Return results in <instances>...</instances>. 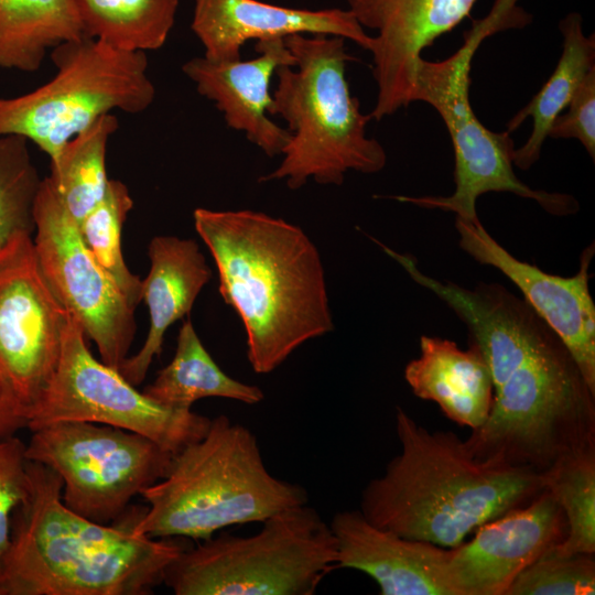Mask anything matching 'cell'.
<instances>
[{
    "label": "cell",
    "mask_w": 595,
    "mask_h": 595,
    "mask_svg": "<svg viewBox=\"0 0 595 595\" xmlns=\"http://www.w3.org/2000/svg\"><path fill=\"white\" fill-rule=\"evenodd\" d=\"M565 113L553 121L548 137L577 139L589 156L595 158V67H593L569 104Z\"/></svg>",
    "instance_id": "obj_32"
},
{
    "label": "cell",
    "mask_w": 595,
    "mask_h": 595,
    "mask_svg": "<svg viewBox=\"0 0 595 595\" xmlns=\"http://www.w3.org/2000/svg\"><path fill=\"white\" fill-rule=\"evenodd\" d=\"M67 318L31 234L15 235L0 249V376L26 415L56 370Z\"/></svg>",
    "instance_id": "obj_13"
},
{
    "label": "cell",
    "mask_w": 595,
    "mask_h": 595,
    "mask_svg": "<svg viewBox=\"0 0 595 595\" xmlns=\"http://www.w3.org/2000/svg\"><path fill=\"white\" fill-rule=\"evenodd\" d=\"M31 433L26 458L61 477L67 508L102 524L162 479L173 457L141 434L93 422H56Z\"/></svg>",
    "instance_id": "obj_10"
},
{
    "label": "cell",
    "mask_w": 595,
    "mask_h": 595,
    "mask_svg": "<svg viewBox=\"0 0 595 595\" xmlns=\"http://www.w3.org/2000/svg\"><path fill=\"white\" fill-rule=\"evenodd\" d=\"M180 0H73L85 36L132 52L161 48Z\"/></svg>",
    "instance_id": "obj_27"
},
{
    "label": "cell",
    "mask_w": 595,
    "mask_h": 595,
    "mask_svg": "<svg viewBox=\"0 0 595 595\" xmlns=\"http://www.w3.org/2000/svg\"><path fill=\"white\" fill-rule=\"evenodd\" d=\"M329 526L337 541V569L369 575L381 595H454L451 550L376 527L359 509L336 512Z\"/></svg>",
    "instance_id": "obj_19"
},
{
    "label": "cell",
    "mask_w": 595,
    "mask_h": 595,
    "mask_svg": "<svg viewBox=\"0 0 595 595\" xmlns=\"http://www.w3.org/2000/svg\"><path fill=\"white\" fill-rule=\"evenodd\" d=\"M559 28L563 35V50L555 69L530 102L507 123L506 131L511 133L529 116L533 119L530 137L513 151L512 162L522 170L538 161L553 121L567 108L587 73L595 67V37L594 34L584 35L581 15L569 13Z\"/></svg>",
    "instance_id": "obj_22"
},
{
    "label": "cell",
    "mask_w": 595,
    "mask_h": 595,
    "mask_svg": "<svg viewBox=\"0 0 595 595\" xmlns=\"http://www.w3.org/2000/svg\"><path fill=\"white\" fill-rule=\"evenodd\" d=\"M476 0H347L348 10L372 35L376 105L381 120L412 102L421 52L468 17Z\"/></svg>",
    "instance_id": "obj_15"
},
{
    "label": "cell",
    "mask_w": 595,
    "mask_h": 595,
    "mask_svg": "<svg viewBox=\"0 0 595 595\" xmlns=\"http://www.w3.org/2000/svg\"><path fill=\"white\" fill-rule=\"evenodd\" d=\"M517 0H497L493 11L474 24L464 44L450 57L431 62L419 60L413 101L431 105L442 117L455 153V190L450 196H394L398 202L419 207L453 212L456 218L477 220V198L489 192H508L537 202L555 216L578 210L577 201L569 194L533 190L515 174V144L507 131H490L477 119L469 101V71L474 54L487 37L527 20Z\"/></svg>",
    "instance_id": "obj_7"
},
{
    "label": "cell",
    "mask_w": 595,
    "mask_h": 595,
    "mask_svg": "<svg viewBox=\"0 0 595 595\" xmlns=\"http://www.w3.org/2000/svg\"><path fill=\"white\" fill-rule=\"evenodd\" d=\"M410 278L465 323L490 372L493 403L466 440L483 459L544 472L563 452L595 441V393L556 333L524 299L498 283L473 289L423 273L388 251Z\"/></svg>",
    "instance_id": "obj_1"
},
{
    "label": "cell",
    "mask_w": 595,
    "mask_h": 595,
    "mask_svg": "<svg viewBox=\"0 0 595 595\" xmlns=\"http://www.w3.org/2000/svg\"><path fill=\"white\" fill-rule=\"evenodd\" d=\"M29 141L0 136V249L15 235L34 230L33 206L41 183Z\"/></svg>",
    "instance_id": "obj_29"
},
{
    "label": "cell",
    "mask_w": 595,
    "mask_h": 595,
    "mask_svg": "<svg viewBox=\"0 0 595 595\" xmlns=\"http://www.w3.org/2000/svg\"><path fill=\"white\" fill-rule=\"evenodd\" d=\"M336 569L331 526L305 504L267 518L251 536L221 533L187 547L162 583L176 595H313Z\"/></svg>",
    "instance_id": "obj_8"
},
{
    "label": "cell",
    "mask_w": 595,
    "mask_h": 595,
    "mask_svg": "<svg viewBox=\"0 0 595 595\" xmlns=\"http://www.w3.org/2000/svg\"><path fill=\"white\" fill-rule=\"evenodd\" d=\"M85 336L68 312L56 370L28 411L30 431L63 421L93 422L141 434L173 455L205 435L210 419L165 408L138 391L91 355Z\"/></svg>",
    "instance_id": "obj_11"
},
{
    "label": "cell",
    "mask_w": 595,
    "mask_h": 595,
    "mask_svg": "<svg viewBox=\"0 0 595 595\" xmlns=\"http://www.w3.org/2000/svg\"><path fill=\"white\" fill-rule=\"evenodd\" d=\"M141 496L148 506L138 534L197 541L309 501L304 487L268 470L255 433L225 414L174 454L165 476Z\"/></svg>",
    "instance_id": "obj_5"
},
{
    "label": "cell",
    "mask_w": 595,
    "mask_h": 595,
    "mask_svg": "<svg viewBox=\"0 0 595 595\" xmlns=\"http://www.w3.org/2000/svg\"><path fill=\"white\" fill-rule=\"evenodd\" d=\"M151 268L142 281V300L150 313V328L140 350L127 357L119 372L131 385H140L154 357L160 356L164 335L176 321L190 314L210 280L212 271L193 239L156 236L149 245Z\"/></svg>",
    "instance_id": "obj_20"
},
{
    "label": "cell",
    "mask_w": 595,
    "mask_h": 595,
    "mask_svg": "<svg viewBox=\"0 0 595 595\" xmlns=\"http://www.w3.org/2000/svg\"><path fill=\"white\" fill-rule=\"evenodd\" d=\"M25 447L15 435L0 439V573L11 544L15 511L29 495Z\"/></svg>",
    "instance_id": "obj_31"
},
{
    "label": "cell",
    "mask_w": 595,
    "mask_h": 595,
    "mask_svg": "<svg viewBox=\"0 0 595 595\" xmlns=\"http://www.w3.org/2000/svg\"><path fill=\"white\" fill-rule=\"evenodd\" d=\"M420 357L404 368L412 392L435 402L459 425L478 429L488 418L493 382L480 351L469 344L461 349L453 340L421 336Z\"/></svg>",
    "instance_id": "obj_21"
},
{
    "label": "cell",
    "mask_w": 595,
    "mask_h": 595,
    "mask_svg": "<svg viewBox=\"0 0 595 595\" xmlns=\"http://www.w3.org/2000/svg\"><path fill=\"white\" fill-rule=\"evenodd\" d=\"M29 476L0 573L1 595H145L188 547L187 539L138 534L144 507L98 523L65 506L62 479L51 468L29 461Z\"/></svg>",
    "instance_id": "obj_3"
},
{
    "label": "cell",
    "mask_w": 595,
    "mask_h": 595,
    "mask_svg": "<svg viewBox=\"0 0 595 595\" xmlns=\"http://www.w3.org/2000/svg\"><path fill=\"white\" fill-rule=\"evenodd\" d=\"M50 54L56 73L48 82L20 96H0V136L32 141L51 162L100 117L112 110L140 113L154 101L145 52L83 36Z\"/></svg>",
    "instance_id": "obj_9"
},
{
    "label": "cell",
    "mask_w": 595,
    "mask_h": 595,
    "mask_svg": "<svg viewBox=\"0 0 595 595\" xmlns=\"http://www.w3.org/2000/svg\"><path fill=\"white\" fill-rule=\"evenodd\" d=\"M219 293L240 317L257 374L275 370L305 342L334 329L324 268L299 227L261 212L196 208Z\"/></svg>",
    "instance_id": "obj_2"
},
{
    "label": "cell",
    "mask_w": 595,
    "mask_h": 595,
    "mask_svg": "<svg viewBox=\"0 0 595 595\" xmlns=\"http://www.w3.org/2000/svg\"><path fill=\"white\" fill-rule=\"evenodd\" d=\"M544 490L560 506L566 532L544 553L555 556L595 553V441L559 455L542 472Z\"/></svg>",
    "instance_id": "obj_25"
},
{
    "label": "cell",
    "mask_w": 595,
    "mask_h": 595,
    "mask_svg": "<svg viewBox=\"0 0 595 595\" xmlns=\"http://www.w3.org/2000/svg\"><path fill=\"white\" fill-rule=\"evenodd\" d=\"M132 207L128 187L109 178L102 199L78 225V230L87 249L136 309L142 300V280L130 272L121 250L122 225Z\"/></svg>",
    "instance_id": "obj_28"
},
{
    "label": "cell",
    "mask_w": 595,
    "mask_h": 595,
    "mask_svg": "<svg viewBox=\"0 0 595 595\" xmlns=\"http://www.w3.org/2000/svg\"><path fill=\"white\" fill-rule=\"evenodd\" d=\"M565 532L563 512L547 490L482 524L472 540L451 550L454 595H506L516 577Z\"/></svg>",
    "instance_id": "obj_16"
},
{
    "label": "cell",
    "mask_w": 595,
    "mask_h": 595,
    "mask_svg": "<svg viewBox=\"0 0 595 595\" xmlns=\"http://www.w3.org/2000/svg\"><path fill=\"white\" fill-rule=\"evenodd\" d=\"M33 220L35 256L48 286L95 342L101 361L119 369L136 333L134 309L87 249L46 178L35 196Z\"/></svg>",
    "instance_id": "obj_12"
},
{
    "label": "cell",
    "mask_w": 595,
    "mask_h": 595,
    "mask_svg": "<svg viewBox=\"0 0 595 595\" xmlns=\"http://www.w3.org/2000/svg\"><path fill=\"white\" fill-rule=\"evenodd\" d=\"M594 554L543 553L512 582L506 595H588L595 593Z\"/></svg>",
    "instance_id": "obj_30"
},
{
    "label": "cell",
    "mask_w": 595,
    "mask_h": 595,
    "mask_svg": "<svg viewBox=\"0 0 595 595\" xmlns=\"http://www.w3.org/2000/svg\"><path fill=\"white\" fill-rule=\"evenodd\" d=\"M193 33L212 62L241 60V47L250 40L293 34H324L350 40L370 51L372 35L365 32L347 9L307 10L259 0H195Z\"/></svg>",
    "instance_id": "obj_17"
},
{
    "label": "cell",
    "mask_w": 595,
    "mask_h": 595,
    "mask_svg": "<svg viewBox=\"0 0 595 595\" xmlns=\"http://www.w3.org/2000/svg\"><path fill=\"white\" fill-rule=\"evenodd\" d=\"M256 58L212 62L193 57L182 66L197 93L213 101L226 125L246 138L269 158L282 155L291 131L272 121L267 112L272 104L270 82L281 66H294L295 58L284 37L256 41Z\"/></svg>",
    "instance_id": "obj_18"
},
{
    "label": "cell",
    "mask_w": 595,
    "mask_h": 595,
    "mask_svg": "<svg viewBox=\"0 0 595 595\" xmlns=\"http://www.w3.org/2000/svg\"><path fill=\"white\" fill-rule=\"evenodd\" d=\"M0 595H1V592H0Z\"/></svg>",
    "instance_id": "obj_34"
},
{
    "label": "cell",
    "mask_w": 595,
    "mask_h": 595,
    "mask_svg": "<svg viewBox=\"0 0 595 595\" xmlns=\"http://www.w3.org/2000/svg\"><path fill=\"white\" fill-rule=\"evenodd\" d=\"M26 412L0 376V439L26 428Z\"/></svg>",
    "instance_id": "obj_33"
},
{
    "label": "cell",
    "mask_w": 595,
    "mask_h": 595,
    "mask_svg": "<svg viewBox=\"0 0 595 595\" xmlns=\"http://www.w3.org/2000/svg\"><path fill=\"white\" fill-rule=\"evenodd\" d=\"M156 403L173 410H192L204 398H225L257 404L263 391L225 374L199 339L191 320L183 323L175 355L143 390Z\"/></svg>",
    "instance_id": "obj_23"
},
{
    "label": "cell",
    "mask_w": 595,
    "mask_h": 595,
    "mask_svg": "<svg viewBox=\"0 0 595 595\" xmlns=\"http://www.w3.org/2000/svg\"><path fill=\"white\" fill-rule=\"evenodd\" d=\"M295 58L294 66L275 71L277 88L268 113L288 123L291 139L280 165L259 182L284 180L291 190L309 180L342 185L348 171L372 174L387 163L382 145L366 136L371 119L359 108L346 80V64L353 60L345 39L324 34L284 37Z\"/></svg>",
    "instance_id": "obj_6"
},
{
    "label": "cell",
    "mask_w": 595,
    "mask_h": 595,
    "mask_svg": "<svg viewBox=\"0 0 595 595\" xmlns=\"http://www.w3.org/2000/svg\"><path fill=\"white\" fill-rule=\"evenodd\" d=\"M83 36L73 0H0V68L35 72L53 47Z\"/></svg>",
    "instance_id": "obj_24"
},
{
    "label": "cell",
    "mask_w": 595,
    "mask_h": 595,
    "mask_svg": "<svg viewBox=\"0 0 595 595\" xmlns=\"http://www.w3.org/2000/svg\"><path fill=\"white\" fill-rule=\"evenodd\" d=\"M117 129V117L105 115L72 139L58 159L51 162V175L45 178L77 226L106 193L107 144Z\"/></svg>",
    "instance_id": "obj_26"
},
{
    "label": "cell",
    "mask_w": 595,
    "mask_h": 595,
    "mask_svg": "<svg viewBox=\"0 0 595 595\" xmlns=\"http://www.w3.org/2000/svg\"><path fill=\"white\" fill-rule=\"evenodd\" d=\"M396 431L400 453L361 491L359 511L376 527L455 548L544 490L542 473L479 458L452 431H430L399 407Z\"/></svg>",
    "instance_id": "obj_4"
},
{
    "label": "cell",
    "mask_w": 595,
    "mask_h": 595,
    "mask_svg": "<svg viewBox=\"0 0 595 595\" xmlns=\"http://www.w3.org/2000/svg\"><path fill=\"white\" fill-rule=\"evenodd\" d=\"M458 246L480 264L498 269L522 292L528 304L556 333L595 393V304L589 292L592 242L572 277L548 273L521 261L498 244L480 220L455 219Z\"/></svg>",
    "instance_id": "obj_14"
}]
</instances>
